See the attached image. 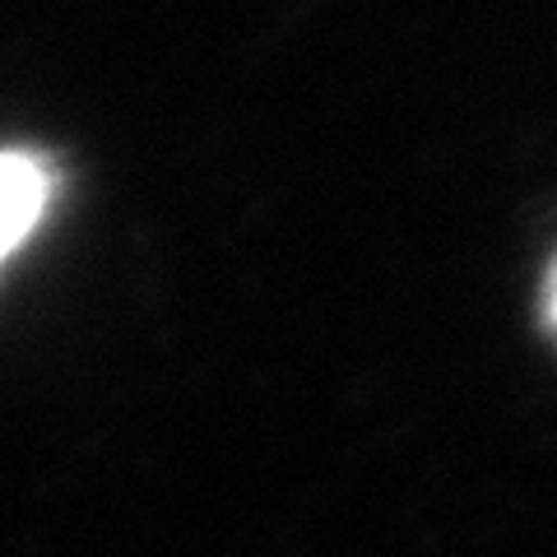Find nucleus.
Instances as JSON below:
<instances>
[{"label":"nucleus","mask_w":557,"mask_h":557,"mask_svg":"<svg viewBox=\"0 0 557 557\" xmlns=\"http://www.w3.org/2000/svg\"><path fill=\"white\" fill-rule=\"evenodd\" d=\"M51 200V168L38 153L0 149V265L33 237Z\"/></svg>","instance_id":"1"},{"label":"nucleus","mask_w":557,"mask_h":557,"mask_svg":"<svg viewBox=\"0 0 557 557\" xmlns=\"http://www.w3.org/2000/svg\"><path fill=\"white\" fill-rule=\"evenodd\" d=\"M544 311H548V325L557 330V260H553V270H548V288H544Z\"/></svg>","instance_id":"2"}]
</instances>
